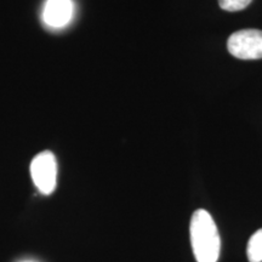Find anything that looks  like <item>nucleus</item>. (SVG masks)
Wrapping results in <instances>:
<instances>
[{
  "mask_svg": "<svg viewBox=\"0 0 262 262\" xmlns=\"http://www.w3.org/2000/svg\"><path fill=\"white\" fill-rule=\"evenodd\" d=\"M189 232L196 262H217L221 239L211 215L204 209L195 210L192 215Z\"/></svg>",
  "mask_w": 262,
  "mask_h": 262,
  "instance_id": "f257e3e1",
  "label": "nucleus"
},
{
  "mask_svg": "<svg viewBox=\"0 0 262 262\" xmlns=\"http://www.w3.org/2000/svg\"><path fill=\"white\" fill-rule=\"evenodd\" d=\"M31 175L35 187L42 194H51L57 183V162L54 153L44 150L31 164Z\"/></svg>",
  "mask_w": 262,
  "mask_h": 262,
  "instance_id": "f03ea898",
  "label": "nucleus"
},
{
  "mask_svg": "<svg viewBox=\"0 0 262 262\" xmlns=\"http://www.w3.org/2000/svg\"><path fill=\"white\" fill-rule=\"evenodd\" d=\"M229 54L241 60L262 58V31L242 29L231 34L227 41Z\"/></svg>",
  "mask_w": 262,
  "mask_h": 262,
  "instance_id": "7ed1b4c3",
  "label": "nucleus"
},
{
  "mask_svg": "<svg viewBox=\"0 0 262 262\" xmlns=\"http://www.w3.org/2000/svg\"><path fill=\"white\" fill-rule=\"evenodd\" d=\"M72 0H47L42 10V19L51 28H62L67 26L73 17Z\"/></svg>",
  "mask_w": 262,
  "mask_h": 262,
  "instance_id": "20e7f679",
  "label": "nucleus"
},
{
  "mask_svg": "<svg viewBox=\"0 0 262 262\" xmlns=\"http://www.w3.org/2000/svg\"><path fill=\"white\" fill-rule=\"evenodd\" d=\"M247 255L250 262H262V228L249 239Z\"/></svg>",
  "mask_w": 262,
  "mask_h": 262,
  "instance_id": "39448f33",
  "label": "nucleus"
},
{
  "mask_svg": "<svg viewBox=\"0 0 262 262\" xmlns=\"http://www.w3.org/2000/svg\"><path fill=\"white\" fill-rule=\"evenodd\" d=\"M253 0H219L220 8L225 11L235 12L247 8Z\"/></svg>",
  "mask_w": 262,
  "mask_h": 262,
  "instance_id": "423d86ee",
  "label": "nucleus"
}]
</instances>
